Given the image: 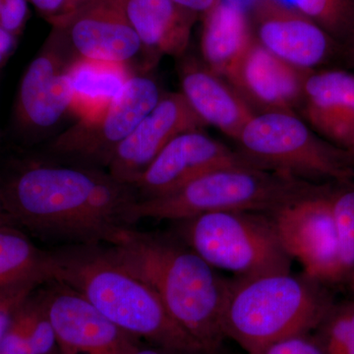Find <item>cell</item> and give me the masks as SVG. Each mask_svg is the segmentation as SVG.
Here are the masks:
<instances>
[{
	"instance_id": "6da1fadb",
	"label": "cell",
	"mask_w": 354,
	"mask_h": 354,
	"mask_svg": "<svg viewBox=\"0 0 354 354\" xmlns=\"http://www.w3.org/2000/svg\"><path fill=\"white\" fill-rule=\"evenodd\" d=\"M133 186L108 171L18 153L0 162V209L10 225L48 239L111 244L129 227Z\"/></svg>"
},
{
	"instance_id": "7a4b0ae2",
	"label": "cell",
	"mask_w": 354,
	"mask_h": 354,
	"mask_svg": "<svg viewBox=\"0 0 354 354\" xmlns=\"http://www.w3.org/2000/svg\"><path fill=\"white\" fill-rule=\"evenodd\" d=\"M116 262L150 286L174 321L204 348L221 354L230 281L181 241L139 232L118 234L108 249Z\"/></svg>"
},
{
	"instance_id": "3957f363",
	"label": "cell",
	"mask_w": 354,
	"mask_h": 354,
	"mask_svg": "<svg viewBox=\"0 0 354 354\" xmlns=\"http://www.w3.org/2000/svg\"><path fill=\"white\" fill-rule=\"evenodd\" d=\"M53 254V281L80 293L121 330L171 353L207 354L172 319L157 293L108 250L86 245Z\"/></svg>"
},
{
	"instance_id": "277c9868",
	"label": "cell",
	"mask_w": 354,
	"mask_h": 354,
	"mask_svg": "<svg viewBox=\"0 0 354 354\" xmlns=\"http://www.w3.org/2000/svg\"><path fill=\"white\" fill-rule=\"evenodd\" d=\"M319 281L290 272L230 281L223 327L246 353L315 330L332 308Z\"/></svg>"
},
{
	"instance_id": "5b68a950",
	"label": "cell",
	"mask_w": 354,
	"mask_h": 354,
	"mask_svg": "<svg viewBox=\"0 0 354 354\" xmlns=\"http://www.w3.org/2000/svg\"><path fill=\"white\" fill-rule=\"evenodd\" d=\"M314 183L258 167H225L209 172L181 189L138 200L127 214L131 227L144 218L180 221L221 211L269 214L320 189Z\"/></svg>"
},
{
	"instance_id": "8992f818",
	"label": "cell",
	"mask_w": 354,
	"mask_h": 354,
	"mask_svg": "<svg viewBox=\"0 0 354 354\" xmlns=\"http://www.w3.org/2000/svg\"><path fill=\"white\" fill-rule=\"evenodd\" d=\"M244 157L261 169L319 183L354 184V167L344 149L317 134L295 113H257L236 139Z\"/></svg>"
},
{
	"instance_id": "52a82bcc",
	"label": "cell",
	"mask_w": 354,
	"mask_h": 354,
	"mask_svg": "<svg viewBox=\"0 0 354 354\" xmlns=\"http://www.w3.org/2000/svg\"><path fill=\"white\" fill-rule=\"evenodd\" d=\"M179 241L236 279L290 272L291 258L267 214L221 211L177 221Z\"/></svg>"
},
{
	"instance_id": "ba28073f",
	"label": "cell",
	"mask_w": 354,
	"mask_h": 354,
	"mask_svg": "<svg viewBox=\"0 0 354 354\" xmlns=\"http://www.w3.org/2000/svg\"><path fill=\"white\" fill-rule=\"evenodd\" d=\"M162 95L155 79L134 74L101 115L92 120H77L55 135L46 151L67 162L106 167L118 147L157 106Z\"/></svg>"
},
{
	"instance_id": "9c48e42d",
	"label": "cell",
	"mask_w": 354,
	"mask_h": 354,
	"mask_svg": "<svg viewBox=\"0 0 354 354\" xmlns=\"http://www.w3.org/2000/svg\"><path fill=\"white\" fill-rule=\"evenodd\" d=\"M77 58L64 37L53 27L21 80L13 111V128L23 145H32L70 113L68 68Z\"/></svg>"
},
{
	"instance_id": "30bf717a",
	"label": "cell",
	"mask_w": 354,
	"mask_h": 354,
	"mask_svg": "<svg viewBox=\"0 0 354 354\" xmlns=\"http://www.w3.org/2000/svg\"><path fill=\"white\" fill-rule=\"evenodd\" d=\"M333 192L332 186L325 184L316 192L269 214L286 253L299 261L305 276L319 283L342 279Z\"/></svg>"
},
{
	"instance_id": "8fae6325",
	"label": "cell",
	"mask_w": 354,
	"mask_h": 354,
	"mask_svg": "<svg viewBox=\"0 0 354 354\" xmlns=\"http://www.w3.org/2000/svg\"><path fill=\"white\" fill-rule=\"evenodd\" d=\"M48 23L62 32L77 57L130 66L147 55L128 22L123 0H87Z\"/></svg>"
},
{
	"instance_id": "7c38bea8",
	"label": "cell",
	"mask_w": 354,
	"mask_h": 354,
	"mask_svg": "<svg viewBox=\"0 0 354 354\" xmlns=\"http://www.w3.org/2000/svg\"><path fill=\"white\" fill-rule=\"evenodd\" d=\"M251 13L256 41L298 69L313 71L335 53H344L320 25L281 0H257Z\"/></svg>"
},
{
	"instance_id": "4fadbf2b",
	"label": "cell",
	"mask_w": 354,
	"mask_h": 354,
	"mask_svg": "<svg viewBox=\"0 0 354 354\" xmlns=\"http://www.w3.org/2000/svg\"><path fill=\"white\" fill-rule=\"evenodd\" d=\"M234 167L258 165L201 130L185 132L158 153L134 188L138 200L165 196L205 174Z\"/></svg>"
},
{
	"instance_id": "5bb4252c",
	"label": "cell",
	"mask_w": 354,
	"mask_h": 354,
	"mask_svg": "<svg viewBox=\"0 0 354 354\" xmlns=\"http://www.w3.org/2000/svg\"><path fill=\"white\" fill-rule=\"evenodd\" d=\"M55 283L41 295L60 354H132L137 348L136 337L114 325L80 293Z\"/></svg>"
},
{
	"instance_id": "9a60e30c",
	"label": "cell",
	"mask_w": 354,
	"mask_h": 354,
	"mask_svg": "<svg viewBox=\"0 0 354 354\" xmlns=\"http://www.w3.org/2000/svg\"><path fill=\"white\" fill-rule=\"evenodd\" d=\"M205 125L181 93L162 94L157 106L118 147L106 167L108 172L134 187L172 140L202 130Z\"/></svg>"
},
{
	"instance_id": "2e32d148",
	"label": "cell",
	"mask_w": 354,
	"mask_h": 354,
	"mask_svg": "<svg viewBox=\"0 0 354 354\" xmlns=\"http://www.w3.org/2000/svg\"><path fill=\"white\" fill-rule=\"evenodd\" d=\"M307 72L286 64L254 39L227 82L258 113H295Z\"/></svg>"
},
{
	"instance_id": "e0dca14e",
	"label": "cell",
	"mask_w": 354,
	"mask_h": 354,
	"mask_svg": "<svg viewBox=\"0 0 354 354\" xmlns=\"http://www.w3.org/2000/svg\"><path fill=\"white\" fill-rule=\"evenodd\" d=\"M304 121L322 138L346 150L354 136V74L308 71L302 88Z\"/></svg>"
},
{
	"instance_id": "ac0fdd59",
	"label": "cell",
	"mask_w": 354,
	"mask_h": 354,
	"mask_svg": "<svg viewBox=\"0 0 354 354\" xmlns=\"http://www.w3.org/2000/svg\"><path fill=\"white\" fill-rule=\"evenodd\" d=\"M181 88L186 101L205 124L235 140L255 111L225 78L205 64L187 60L181 67Z\"/></svg>"
},
{
	"instance_id": "d6986e66",
	"label": "cell",
	"mask_w": 354,
	"mask_h": 354,
	"mask_svg": "<svg viewBox=\"0 0 354 354\" xmlns=\"http://www.w3.org/2000/svg\"><path fill=\"white\" fill-rule=\"evenodd\" d=\"M123 9L147 55L186 53L198 14L172 0H123Z\"/></svg>"
},
{
	"instance_id": "ffe728a7",
	"label": "cell",
	"mask_w": 354,
	"mask_h": 354,
	"mask_svg": "<svg viewBox=\"0 0 354 354\" xmlns=\"http://www.w3.org/2000/svg\"><path fill=\"white\" fill-rule=\"evenodd\" d=\"M254 39L250 19L236 2L220 0L203 14L204 64L223 78L227 80Z\"/></svg>"
},
{
	"instance_id": "44dd1931",
	"label": "cell",
	"mask_w": 354,
	"mask_h": 354,
	"mask_svg": "<svg viewBox=\"0 0 354 354\" xmlns=\"http://www.w3.org/2000/svg\"><path fill=\"white\" fill-rule=\"evenodd\" d=\"M67 75L70 113L77 120H92L113 104L134 74L127 64L77 57Z\"/></svg>"
},
{
	"instance_id": "7402d4cb",
	"label": "cell",
	"mask_w": 354,
	"mask_h": 354,
	"mask_svg": "<svg viewBox=\"0 0 354 354\" xmlns=\"http://www.w3.org/2000/svg\"><path fill=\"white\" fill-rule=\"evenodd\" d=\"M53 252L35 245L22 230L0 227V288L18 283L53 281Z\"/></svg>"
},
{
	"instance_id": "603a6c76",
	"label": "cell",
	"mask_w": 354,
	"mask_h": 354,
	"mask_svg": "<svg viewBox=\"0 0 354 354\" xmlns=\"http://www.w3.org/2000/svg\"><path fill=\"white\" fill-rule=\"evenodd\" d=\"M292 7L344 43L354 22V0H292Z\"/></svg>"
},
{
	"instance_id": "cb8c5ba5",
	"label": "cell",
	"mask_w": 354,
	"mask_h": 354,
	"mask_svg": "<svg viewBox=\"0 0 354 354\" xmlns=\"http://www.w3.org/2000/svg\"><path fill=\"white\" fill-rule=\"evenodd\" d=\"M333 216L337 230L339 270L342 279L353 272L354 267V184L342 185L334 190L332 197Z\"/></svg>"
},
{
	"instance_id": "d4e9b609",
	"label": "cell",
	"mask_w": 354,
	"mask_h": 354,
	"mask_svg": "<svg viewBox=\"0 0 354 354\" xmlns=\"http://www.w3.org/2000/svg\"><path fill=\"white\" fill-rule=\"evenodd\" d=\"M316 330L327 354H354V302L330 308Z\"/></svg>"
},
{
	"instance_id": "484cf974",
	"label": "cell",
	"mask_w": 354,
	"mask_h": 354,
	"mask_svg": "<svg viewBox=\"0 0 354 354\" xmlns=\"http://www.w3.org/2000/svg\"><path fill=\"white\" fill-rule=\"evenodd\" d=\"M39 286L36 283H24L0 288V342L6 334L16 312Z\"/></svg>"
},
{
	"instance_id": "4316f807",
	"label": "cell",
	"mask_w": 354,
	"mask_h": 354,
	"mask_svg": "<svg viewBox=\"0 0 354 354\" xmlns=\"http://www.w3.org/2000/svg\"><path fill=\"white\" fill-rule=\"evenodd\" d=\"M246 354H327L316 335L300 334L279 339L260 351Z\"/></svg>"
},
{
	"instance_id": "83f0119b",
	"label": "cell",
	"mask_w": 354,
	"mask_h": 354,
	"mask_svg": "<svg viewBox=\"0 0 354 354\" xmlns=\"http://www.w3.org/2000/svg\"><path fill=\"white\" fill-rule=\"evenodd\" d=\"M22 307L23 305L16 312L6 334L0 342V354H36L28 335Z\"/></svg>"
},
{
	"instance_id": "f1b7e54d",
	"label": "cell",
	"mask_w": 354,
	"mask_h": 354,
	"mask_svg": "<svg viewBox=\"0 0 354 354\" xmlns=\"http://www.w3.org/2000/svg\"><path fill=\"white\" fill-rule=\"evenodd\" d=\"M28 17V0H6L0 6V28L17 38L24 29Z\"/></svg>"
},
{
	"instance_id": "f546056e",
	"label": "cell",
	"mask_w": 354,
	"mask_h": 354,
	"mask_svg": "<svg viewBox=\"0 0 354 354\" xmlns=\"http://www.w3.org/2000/svg\"><path fill=\"white\" fill-rule=\"evenodd\" d=\"M37 11L50 21L71 10L72 0H28Z\"/></svg>"
},
{
	"instance_id": "4dcf8cb0",
	"label": "cell",
	"mask_w": 354,
	"mask_h": 354,
	"mask_svg": "<svg viewBox=\"0 0 354 354\" xmlns=\"http://www.w3.org/2000/svg\"><path fill=\"white\" fill-rule=\"evenodd\" d=\"M17 37L0 28V69L6 64L17 46Z\"/></svg>"
},
{
	"instance_id": "1f68e13d",
	"label": "cell",
	"mask_w": 354,
	"mask_h": 354,
	"mask_svg": "<svg viewBox=\"0 0 354 354\" xmlns=\"http://www.w3.org/2000/svg\"><path fill=\"white\" fill-rule=\"evenodd\" d=\"M172 1L198 15L199 14L203 15L209 9L213 8L220 0H172Z\"/></svg>"
},
{
	"instance_id": "d6a6232c",
	"label": "cell",
	"mask_w": 354,
	"mask_h": 354,
	"mask_svg": "<svg viewBox=\"0 0 354 354\" xmlns=\"http://www.w3.org/2000/svg\"><path fill=\"white\" fill-rule=\"evenodd\" d=\"M342 48H344V53H351L354 55V22L349 30L348 36L342 43Z\"/></svg>"
},
{
	"instance_id": "836d02e7",
	"label": "cell",
	"mask_w": 354,
	"mask_h": 354,
	"mask_svg": "<svg viewBox=\"0 0 354 354\" xmlns=\"http://www.w3.org/2000/svg\"><path fill=\"white\" fill-rule=\"evenodd\" d=\"M132 354H177L171 353V351H167V349L158 348H140L137 346V348L133 351Z\"/></svg>"
},
{
	"instance_id": "e575fe53",
	"label": "cell",
	"mask_w": 354,
	"mask_h": 354,
	"mask_svg": "<svg viewBox=\"0 0 354 354\" xmlns=\"http://www.w3.org/2000/svg\"><path fill=\"white\" fill-rule=\"evenodd\" d=\"M346 152L348 153V157L351 158V162H353V165L354 167V136L353 139H351V143L348 148L346 149Z\"/></svg>"
},
{
	"instance_id": "d590c367",
	"label": "cell",
	"mask_w": 354,
	"mask_h": 354,
	"mask_svg": "<svg viewBox=\"0 0 354 354\" xmlns=\"http://www.w3.org/2000/svg\"><path fill=\"white\" fill-rule=\"evenodd\" d=\"M6 225H10V227H12L8 220H7L6 216H4L2 209H0V227H6Z\"/></svg>"
},
{
	"instance_id": "8d00e7d4",
	"label": "cell",
	"mask_w": 354,
	"mask_h": 354,
	"mask_svg": "<svg viewBox=\"0 0 354 354\" xmlns=\"http://www.w3.org/2000/svg\"><path fill=\"white\" fill-rule=\"evenodd\" d=\"M87 1V0H72V7L71 10H73L75 7L80 6V4H82L83 2ZM70 10V11H71Z\"/></svg>"
},
{
	"instance_id": "74e56055",
	"label": "cell",
	"mask_w": 354,
	"mask_h": 354,
	"mask_svg": "<svg viewBox=\"0 0 354 354\" xmlns=\"http://www.w3.org/2000/svg\"><path fill=\"white\" fill-rule=\"evenodd\" d=\"M351 274H353V291H354V267L353 269V272H351Z\"/></svg>"
},
{
	"instance_id": "f35d334b",
	"label": "cell",
	"mask_w": 354,
	"mask_h": 354,
	"mask_svg": "<svg viewBox=\"0 0 354 354\" xmlns=\"http://www.w3.org/2000/svg\"><path fill=\"white\" fill-rule=\"evenodd\" d=\"M6 0H0V6H1L2 4H3L4 2H6Z\"/></svg>"
}]
</instances>
